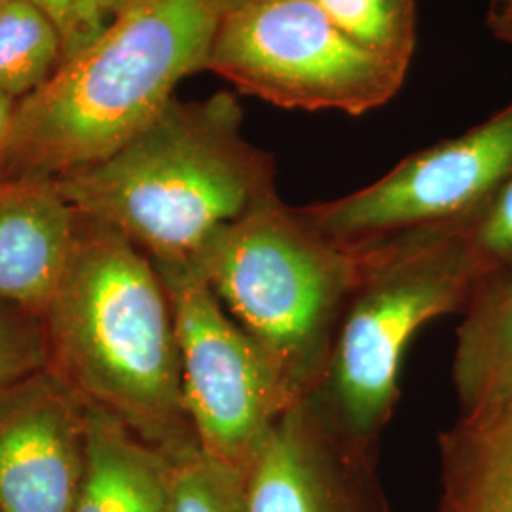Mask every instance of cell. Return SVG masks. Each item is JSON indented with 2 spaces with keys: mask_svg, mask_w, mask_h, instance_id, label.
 Here are the masks:
<instances>
[{
  "mask_svg": "<svg viewBox=\"0 0 512 512\" xmlns=\"http://www.w3.org/2000/svg\"><path fill=\"white\" fill-rule=\"evenodd\" d=\"M86 444V404L48 368L4 391L0 512H73Z\"/></svg>",
  "mask_w": 512,
  "mask_h": 512,
  "instance_id": "cell-10",
  "label": "cell"
},
{
  "mask_svg": "<svg viewBox=\"0 0 512 512\" xmlns=\"http://www.w3.org/2000/svg\"><path fill=\"white\" fill-rule=\"evenodd\" d=\"M437 512H501L492 505L469 497V495L450 494V492H442L440 497L439 509Z\"/></svg>",
  "mask_w": 512,
  "mask_h": 512,
  "instance_id": "cell-23",
  "label": "cell"
},
{
  "mask_svg": "<svg viewBox=\"0 0 512 512\" xmlns=\"http://www.w3.org/2000/svg\"><path fill=\"white\" fill-rule=\"evenodd\" d=\"M61 63V40L50 19L29 0H6L0 6V92L21 101Z\"/></svg>",
  "mask_w": 512,
  "mask_h": 512,
  "instance_id": "cell-15",
  "label": "cell"
},
{
  "mask_svg": "<svg viewBox=\"0 0 512 512\" xmlns=\"http://www.w3.org/2000/svg\"><path fill=\"white\" fill-rule=\"evenodd\" d=\"M205 71L279 109L348 116L384 107L406 78L313 0H262L222 14Z\"/></svg>",
  "mask_w": 512,
  "mask_h": 512,
  "instance_id": "cell-6",
  "label": "cell"
},
{
  "mask_svg": "<svg viewBox=\"0 0 512 512\" xmlns=\"http://www.w3.org/2000/svg\"><path fill=\"white\" fill-rule=\"evenodd\" d=\"M171 461V512H245L238 471L200 448Z\"/></svg>",
  "mask_w": 512,
  "mask_h": 512,
  "instance_id": "cell-17",
  "label": "cell"
},
{
  "mask_svg": "<svg viewBox=\"0 0 512 512\" xmlns=\"http://www.w3.org/2000/svg\"><path fill=\"white\" fill-rule=\"evenodd\" d=\"M18 99L0 92V169L4 167L18 116Z\"/></svg>",
  "mask_w": 512,
  "mask_h": 512,
  "instance_id": "cell-21",
  "label": "cell"
},
{
  "mask_svg": "<svg viewBox=\"0 0 512 512\" xmlns=\"http://www.w3.org/2000/svg\"><path fill=\"white\" fill-rule=\"evenodd\" d=\"M48 370L86 404L177 459L198 446L184 408L171 296L124 234L78 215L67 268L42 311Z\"/></svg>",
  "mask_w": 512,
  "mask_h": 512,
  "instance_id": "cell-1",
  "label": "cell"
},
{
  "mask_svg": "<svg viewBox=\"0 0 512 512\" xmlns=\"http://www.w3.org/2000/svg\"><path fill=\"white\" fill-rule=\"evenodd\" d=\"M486 23L495 38L512 44V0H490Z\"/></svg>",
  "mask_w": 512,
  "mask_h": 512,
  "instance_id": "cell-22",
  "label": "cell"
},
{
  "mask_svg": "<svg viewBox=\"0 0 512 512\" xmlns=\"http://www.w3.org/2000/svg\"><path fill=\"white\" fill-rule=\"evenodd\" d=\"M55 184L78 215L118 230L154 264L192 262L224 226L279 198L275 158L245 139L232 92L173 97L118 152Z\"/></svg>",
  "mask_w": 512,
  "mask_h": 512,
  "instance_id": "cell-2",
  "label": "cell"
},
{
  "mask_svg": "<svg viewBox=\"0 0 512 512\" xmlns=\"http://www.w3.org/2000/svg\"><path fill=\"white\" fill-rule=\"evenodd\" d=\"M363 251L329 366L304 401L338 437L376 454L410 342L431 321L463 313L478 279L461 230H425Z\"/></svg>",
  "mask_w": 512,
  "mask_h": 512,
  "instance_id": "cell-5",
  "label": "cell"
},
{
  "mask_svg": "<svg viewBox=\"0 0 512 512\" xmlns=\"http://www.w3.org/2000/svg\"><path fill=\"white\" fill-rule=\"evenodd\" d=\"M4 2H6V0H0V6H2V4H4Z\"/></svg>",
  "mask_w": 512,
  "mask_h": 512,
  "instance_id": "cell-25",
  "label": "cell"
},
{
  "mask_svg": "<svg viewBox=\"0 0 512 512\" xmlns=\"http://www.w3.org/2000/svg\"><path fill=\"white\" fill-rule=\"evenodd\" d=\"M256 2H262V0H215V4L219 6L220 16L226 12L243 8V6H249V4H256Z\"/></svg>",
  "mask_w": 512,
  "mask_h": 512,
  "instance_id": "cell-24",
  "label": "cell"
},
{
  "mask_svg": "<svg viewBox=\"0 0 512 512\" xmlns=\"http://www.w3.org/2000/svg\"><path fill=\"white\" fill-rule=\"evenodd\" d=\"M78 213L54 179L0 171V298L42 315L67 268Z\"/></svg>",
  "mask_w": 512,
  "mask_h": 512,
  "instance_id": "cell-11",
  "label": "cell"
},
{
  "mask_svg": "<svg viewBox=\"0 0 512 512\" xmlns=\"http://www.w3.org/2000/svg\"><path fill=\"white\" fill-rule=\"evenodd\" d=\"M215 0H129L109 29L19 101L0 171L59 179L107 160L205 71Z\"/></svg>",
  "mask_w": 512,
  "mask_h": 512,
  "instance_id": "cell-3",
  "label": "cell"
},
{
  "mask_svg": "<svg viewBox=\"0 0 512 512\" xmlns=\"http://www.w3.org/2000/svg\"><path fill=\"white\" fill-rule=\"evenodd\" d=\"M245 512H389L376 454L330 431L304 399L241 473Z\"/></svg>",
  "mask_w": 512,
  "mask_h": 512,
  "instance_id": "cell-9",
  "label": "cell"
},
{
  "mask_svg": "<svg viewBox=\"0 0 512 512\" xmlns=\"http://www.w3.org/2000/svg\"><path fill=\"white\" fill-rule=\"evenodd\" d=\"M192 264L306 399L329 366L365 251L323 236L277 198L224 226Z\"/></svg>",
  "mask_w": 512,
  "mask_h": 512,
  "instance_id": "cell-4",
  "label": "cell"
},
{
  "mask_svg": "<svg viewBox=\"0 0 512 512\" xmlns=\"http://www.w3.org/2000/svg\"><path fill=\"white\" fill-rule=\"evenodd\" d=\"M512 179V101L454 139L410 154L376 183L300 207L323 236L353 249L425 230H465Z\"/></svg>",
  "mask_w": 512,
  "mask_h": 512,
  "instance_id": "cell-8",
  "label": "cell"
},
{
  "mask_svg": "<svg viewBox=\"0 0 512 512\" xmlns=\"http://www.w3.org/2000/svg\"><path fill=\"white\" fill-rule=\"evenodd\" d=\"M478 289L512 279V179L469 228L461 230Z\"/></svg>",
  "mask_w": 512,
  "mask_h": 512,
  "instance_id": "cell-19",
  "label": "cell"
},
{
  "mask_svg": "<svg viewBox=\"0 0 512 512\" xmlns=\"http://www.w3.org/2000/svg\"><path fill=\"white\" fill-rule=\"evenodd\" d=\"M461 317L452 380L467 414L512 399V279L480 287Z\"/></svg>",
  "mask_w": 512,
  "mask_h": 512,
  "instance_id": "cell-13",
  "label": "cell"
},
{
  "mask_svg": "<svg viewBox=\"0 0 512 512\" xmlns=\"http://www.w3.org/2000/svg\"><path fill=\"white\" fill-rule=\"evenodd\" d=\"M54 25L63 63L101 37L129 0H29Z\"/></svg>",
  "mask_w": 512,
  "mask_h": 512,
  "instance_id": "cell-20",
  "label": "cell"
},
{
  "mask_svg": "<svg viewBox=\"0 0 512 512\" xmlns=\"http://www.w3.org/2000/svg\"><path fill=\"white\" fill-rule=\"evenodd\" d=\"M48 368L42 315L0 298V395Z\"/></svg>",
  "mask_w": 512,
  "mask_h": 512,
  "instance_id": "cell-18",
  "label": "cell"
},
{
  "mask_svg": "<svg viewBox=\"0 0 512 512\" xmlns=\"http://www.w3.org/2000/svg\"><path fill=\"white\" fill-rule=\"evenodd\" d=\"M349 38L408 73L416 50V0H313Z\"/></svg>",
  "mask_w": 512,
  "mask_h": 512,
  "instance_id": "cell-16",
  "label": "cell"
},
{
  "mask_svg": "<svg viewBox=\"0 0 512 512\" xmlns=\"http://www.w3.org/2000/svg\"><path fill=\"white\" fill-rule=\"evenodd\" d=\"M156 268L175 311L184 408L198 446L241 475L275 421L302 399L192 262Z\"/></svg>",
  "mask_w": 512,
  "mask_h": 512,
  "instance_id": "cell-7",
  "label": "cell"
},
{
  "mask_svg": "<svg viewBox=\"0 0 512 512\" xmlns=\"http://www.w3.org/2000/svg\"><path fill=\"white\" fill-rule=\"evenodd\" d=\"M86 469L73 512H171L173 461L128 425L86 406Z\"/></svg>",
  "mask_w": 512,
  "mask_h": 512,
  "instance_id": "cell-12",
  "label": "cell"
},
{
  "mask_svg": "<svg viewBox=\"0 0 512 512\" xmlns=\"http://www.w3.org/2000/svg\"><path fill=\"white\" fill-rule=\"evenodd\" d=\"M439 446L442 492L512 512V399L459 414Z\"/></svg>",
  "mask_w": 512,
  "mask_h": 512,
  "instance_id": "cell-14",
  "label": "cell"
}]
</instances>
